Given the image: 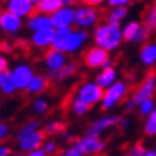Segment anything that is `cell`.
<instances>
[{
  "instance_id": "obj_12",
  "label": "cell",
  "mask_w": 156,
  "mask_h": 156,
  "mask_svg": "<svg viewBox=\"0 0 156 156\" xmlns=\"http://www.w3.org/2000/svg\"><path fill=\"white\" fill-rule=\"evenodd\" d=\"M10 75L13 78V81H15V84H16V88L21 93V91H24L27 88L29 81L35 75V69L29 62H16L13 67H10Z\"/></svg>"
},
{
  "instance_id": "obj_1",
  "label": "cell",
  "mask_w": 156,
  "mask_h": 156,
  "mask_svg": "<svg viewBox=\"0 0 156 156\" xmlns=\"http://www.w3.org/2000/svg\"><path fill=\"white\" fill-rule=\"evenodd\" d=\"M91 41L89 30L78 29V27H62L54 29L53 48L61 49L67 56H75L81 53Z\"/></svg>"
},
{
  "instance_id": "obj_53",
  "label": "cell",
  "mask_w": 156,
  "mask_h": 156,
  "mask_svg": "<svg viewBox=\"0 0 156 156\" xmlns=\"http://www.w3.org/2000/svg\"><path fill=\"white\" fill-rule=\"evenodd\" d=\"M0 40H2V38H0Z\"/></svg>"
},
{
  "instance_id": "obj_29",
  "label": "cell",
  "mask_w": 156,
  "mask_h": 156,
  "mask_svg": "<svg viewBox=\"0 0 156 156\" xmlns=\"http://www.w3.org/2000/svg\"><path fill=\"white\" fill-rule=\"evenodd\" d=\"M61 6H64V0H41L35 5V11L45 13V15H53L56 10H59Z\"/></svg>"
},
{
  "instance_id": "obj_9",
  "label": "cell",
  "mask_w": 156,
  "mask_h": 156,
  "mask_svg": "<svg viewBox=\"0 0 156 156\" xmlns=\"http://www.w3.org/2000/svg\"><path fill=\"white\" fill-rule=\"evenodd\" d=\"M75 144L81 150L83 156H101L107 150V144L102 137L91 136V134L84 132L83 136L75 139Z\"/></svg>"
},
{
  "instance_id": "obj_50",
  "label": "cell",
  "mask_w": 156,
  "mask_h": 156,
  "mask_svg": "<svg viewBox=\"0 0 156 156\" xmlns=\"http://www.w3.org/2000/svg\"><path fill=\"white\" fill-rule=\"evenodd\" d=\"M70 2H72V3H75V2H78V0H70Z\"/></svg>"
},
{
  "instance_id": "obj_13",
  "label": "cell",
  "mask_w": 156,
  "mask_h": 156,
  "mask_svg": "<svg viewBox=\"0 0 156 156\" xmlns=\"http://www.w3.org/2000/svg\"><path fill=\"white\" fill-rule=\"evenodd\" d=\"M24 29V19L10 11L2 10L0 15V34L8 35V37H16V35Z\"/></svg>"
},
{
  "instance_id": "obj_15",
  "label": "cell",
  "mask_w": 156,
  "mask_h": 156,
  "mask_svg": "<svg viewBox=\"0 0 156 156\" xmlns=\"http://www.w3.org/2000/svg\"><path fill=\"white\" fill-rule=\"evenodd\" d=\"M45 139H46V136L41 129L34 131L32 134H29V136H24L23 139L16 140V148L21 153H29V151L37 150V148H41Z\"/></svg>"
},
{
  "instance_id": "obj_24",
  "label": "cell",
  "mask_w": 156,
  "mask_h": 156,
  "mask_svg": "<svg viewBox=\"0 0 156 156\" xmlns=\"http://www.w3.org/2000/svg\"><path fill=\"white\" fill-rule=\"evenodd\" d=\"M30 110L35 116H45L51 110V101L48 97H45L43 94L41 96H35L34 101L30 104Z\"/></svg>"
},
{
  "instance_id": "obj_7",
  "label": "cell",
  "mask_w": 156,
  "mask_h": 156,
  "mask_svg": "<svg viewBox=\"0 0 156 156\" xmlns=\"http://www.w3.org/2000/svg\"><path fill=\"white\" fill-rule=\"evenodd\" d=\"M41 62H43L45 73L53 80V78L64 69V66L69 62V56L66 53H62L61 49H56V48L51 46V48H48L46 51H43Z\"/></svg>"
},
{
  "instance_id": "obj_3",
  "label": "cell",
  "mask_w": 156,
  "mask_h": 156,
  "mask_svg": "<svg viewBox=\"0 0 156 156\" xmlns=\"http://www.w3.org/2000/svg\"><path fill=\"white\" fill-rule=\"evenodd\" d=\"M131 94V88H129V83H127L126 80H118L110 84L108 88L104 89L102 93V99H101V108L108 113V112H113L116 107H119V105H123V102L126 101L127 97H129Z\"/></svg>"
},
{
  "instance_id": "obj_49",
  "label": "cell",
  "mask_w": 156,
  "mask_h": 156,
  "mask_svg": "<svg viewBox=\"0 0 156 156\" xmlns=\"http://www.w3.org/2000/svg\"><path fill=\"white\" fill-rule=\"evenodd\" d=\"M153 115H156V105H154V110H153Z\"/></svg>"
},
{
  "instance_id": "obj_41",
  "label": "cell",
  "mask_w": 156,
  "mask_h": 156,
  "mask_svg": "<svg viewBox=\"0 0 156 156\" xmlns=\"http://www.w3.org/2000/svg\"><path fill=\"white\" fill-rule=\"evenodd\" d=\"M129 126H131V119L127 118V116H119L118 119V129H121V131H126V129H129Z\"/></svg>"
},
{
  "instance_id": "obj_47",
  "label": "cell",
  "mask_w": 156,
  "mask_h": 156,
  "mask_svg": "<svg viewBox=\"0 0 156 156\" xmlns=\"http://www.w3.org/2000/svg\"><path fill=\"white\" fill-rule=\"evenodd\" d=\"M30 2H32V3H34V5H37V3H38V2H41V0H30Z\"/></svg>"
},
{
  "instance_id": "obj_19",
  "label": "cell",
  "mask_w": 156,
  "mask_h": 156,
  "mask_svg": "<svg viewBox=\"0 0 156 156\" xmlns=\"http://www.w3.org/2000/svg\"><path fill=\"white\" fill-rule=\"evenodd\" d=\"M139 61L147 69L156 67V41L154 40H147L145 43L140 45Z\"/></svg>"
},
{
  "instance_id": "obj_20",
  "label": "cell",
  "mask_w": 156,
  "mask_h": 156,
  "mask_svg": "<svg viewBox=\"0 0 156 156\" xmlns=\"http://www.w3.org/2000/svg\"><path fill=\"white\" fill-rule=\"evenodd\" d=\"M24 27L29 32H35V30H43V29H51V18L45 13H38L34 11L29 18L24 19Z\"/></svg>"
},
{
  "instance_id": "obj_26",
  "label": "cell",
  "mask_w": 156,
  "mask_h": 156,
  "mask_svg": "<svg viewBox=\"0 0 156 156\" xmlns=\"http://www.w3.org/2000/svg\"><path fill=\"white\" fill-rule=\"evenodd\" d=\"M38 129H41L40 119H37V118L27 119V121H24V123L16 129V132H15V142L19 140V139H23L24 136H29V134H32L34 131H38Z\"/></svg>"
},
{
  "instance_id": "obj_32",
  "label": "cell",
  "mask_w": 156,
  "mask_h": 156,
  "mask_svg": "<svg viewBox=\"0 0 156 156\" xmlns=\"http://www.w3.org/2000/svg\"><path fill=\"white\" fill-rule=\"evenodd\" d=\"M41 150H43L48 156H56V154L59 153V150H61L59 142H56L51 137H46L45 142H43V145H41Z\"/></svg>"
},
{
  "instance_id": "obj_22",
  "label": "cell",
  "mask_w": 156,
  "mask_h": 156,
  "mask_svg": "<svg viewBox=\"0 0 156 156\" xmlns=\"http://www.w3.org/2000/svg\"><path fill=\"white\" fill-rule=\"evenodd\" d=\"M78 70H80V62L75 59H69V62L64 66V69L53 78V81L56 84H64V83L70 81L72 78H75L78 75Z\"/></svg>"
},
{
  "instance_id": "obj_35",
  "label": "cell",
  "mask_w": 156,
  "mask_h": 156,
  "mask_svg": "<svg viewBox=\"0 0 156 156\" xmlns=\"http://www.w3.org/2000/svg\"><path fill=\"white\" fill-rule=\"evenodd\" d=\"M145 150H147V147L142 142H136V144H132L126 148L124 156H142Z\"/></svg>"
},
{
  "instance_id": "obj_37",
  "label": "cell",
  "mask_w": 156,
  "mask_h": 156,
  "mask_svg": "<svg viewBox=\"0 0 156 156\" xmlns=\"http://www.w3.org/2000/svg\"><path fill=\"white\" fill-rule=\"evenodd\" d=\"M13 51H15V43L10 40H0V53L2 54H11Z\"/></svg>"
},
{
  "instance_id": "obj_17",
  "label": "cell",
  "mask_w": 156,
  "mask_h": 156,
  "mask_svg": "<svg viewBox=\"0 0 156 156\" xmlns=\"http://www.w3.org/2000/svg\"><path fill=\"white\" fill-rule=\"evenodd\" d=\"M51 18L53 29H62V27H73V5H64L56 10Z\"/></svg>"
},
{
  "instance_id": "obj_44",
  "label": "cell",
  "mask_w": 156,
  "mask_h": 156,
  "mask_svg": "<svg viewBox=\"0 0 156 156\" xmlns=\"http://www.w3.org/2000/svg\"><path fill=\"white\" fill-rule=\"evenodd\" d=\"M24 156H48L41 148H37V150H34V151H29V153H24Z\"/></svg>"
},
{
  "instance_id": "obj_8",
  "label": "cell",
  "mask_w": 156,
  "mask_h": 156,
  "mask_svg": "<svg viewBox=\"0 0 156 156\" xmlns=\"http://www.w3.org/2000/svg\"><path fill=\"white\" fill-rule=\"evenodd\" d=\"M121 32H123V40L134 45L145 43L147 40H150V35H151V32L142 24V21L137 19H131L121 24Z\"/></svg>"
},
{
  "instance_id": "obj_28",
  "label": "cell",
  "mask_w": 156,
  "mask_h": 156,
  "mask_svg": "<svg viewBox=\"0 0 156 156\" xmlns=\"http://www.w3.org/2000/svg\"><path fill=\"white\" fill-rule=\"evenodd\" d=\"M69 110H70V113H72L73 116L84 118L91 112V107H89V105H86L83 101H80L78 97L72 96V97H70V101H69Z\"/></svg>"
},
{
  "instance_id": "obj_39",
  "label": "cell",
  "mask_w": 156,
  "mask_h": 156,
  "mask_svg": "<svg viewBox=\"0 0 156 156\" xmlns=\"http://www.w3.org/2000/svg\"><path fill=\"white\" fill-rule=\"evenodd\" d=\"M13 154V147L6 142H0V156H11Z\"/></svg>"
},
{
  "instance_id": "obj_33",
  "label": "cell",
  "mask_w": 156,
  "mask_h": 156,
  "mask_svg": "<svg viewBox=\"0 0 156 156\" xmlns=\"http://www.w3.org/2000/svg\"><path fill=\"white\" fill-rule=\"evenodd\" d=\"M144 132L148 137H156V115H148L144 121Z\"/></svg>"
},
{
  "instance_id": "obj_31",
  "label": "cell",
  "mask_w": 156,
  "mask_h": 156,
  "mask_svg": "<svg viewBox=\"0 0 156 156\" xmlns=\"http://www.w3.org/2000/svg\"><path fill=\"white\" fill-rule=\"evenodd\" d=\"M154 105H156V101L154 99H147V101H142L140 104H137V113L142 116V118H147L148 115H151L153 110H154Z\"/></svg>"
},
{
  "instance_id": "obj_42",
  "label": "cell",
  "mask_w": 156,
  "mask_h": 156,
  "mask_svg": "<svg viewBox=\"0 0 156 156\" xmlns=\"http://www.w3.org/2000/svg\"><path fill=\"white\" fill-rule=\"evenodd\" d=\"M80 2L89 6H96V8H101L102 5H105V0H80Z\"/></svg>"
},
{
  "instance_id": "obj_30",
  "label": "cell",
  "mask_w": 156,
  "mask_h": 156,
  "mask_svg": "<svg viewBox=\"0 0 156 156\" xmlns=\"http://www.w3.org/2000/svg\"><path fill=\"white\" fill-rule=\"evenodd\" d=\"M142 24L150 32L156 30V3H151L144 13V19H142Z\"/></svg>"
},
{
  "instance_id": "obj_18",
  "label": "cell",
  "mask_w": 156,
  "mask_h": 156,
  "mask_svg": "<svg viewBox=\"0 0 156 156\" xmlns=\"http://www.w3.org/2000/svg\"><path fill=\"white\" fill-rule=\"evenodd\" d=\"M49 84H51V78H49L46 73H37L35 72V75L32 76V80L29 81V84H27V88L24 89V93L32 96V97L41 96V94H45L48 91Z\"/></svg>"
},
{
  "instance_id": "obj_14",
  "label": "cell",
  "mask_w": 156,
  "mask_h": 156,
  "mask_svg": "<svg viewBox=\"0 0 156 156\" xmlns=\"http://www.w3.org/2000/svg\"><path fill=\"white\" fill-rule=\"evenodd\" d=\"M2 10L26 19L35 11V5L30 0H2Z\"/></svg>"
},
{
  "instance_id": "obj_38",
  "label": "cell",
  "mask_w": 156,
  "mask_h": 156,
  "mask_svg": "<svg viewBox=\"0 0 156 156\" xmlns=\"http://www.w3.org/2000/svg\"><path fill=\"white\" fill-rule=\"evenodd\" d=\"M131 3H134V0H105V5H108V8H112V6H126V8H129Z\"/></svg>"
},
{
  "instance_id": "obj_43",
  "label": "cell",
  "mask_w": 156,
  "mask_h": 156,
  "mask_svg": "<svg viewBox=\"0 0 156 156\" xmlns=\"http://www.w3.org/2000/svg\"><path fill=\"white\" fill-rule=\"evenodd\" d=\"M61 137H62V140H64V144H72V142L75 140L73 134H72V132H69L67 129H66V131H64V132L61 134Z\"/></svg>"
},
{
  "instance_id": "obj_23",
  "label": "cell",
  "mask_w": 156,
  "mask_h": 156,
  "mask_svg": "<svg viewBox=\"0 0 156 156\" xmlns=\"http://www.w3.org/2000/svg\"><path fill=\"white\" fill-rule=\"evenodd\" d=\"M66 129H67V123L64 121V119H59V118H51V119H48L46 123L41 124V131L45 132L46 137L61 136Z\"/></svg>"
},
{
  "instance_id": "obj_34",
  "label": "cell",
  "mask_w": 156,
  "mask_h": 156,
  "mask_svg": "<svg viewBox=\"0 0 156 156\" xmlns=\"http://www.w3.org/2000/svg\"><path fill=\"white\" fill-rule=\"evenodd\" d=\"M56 156H83V153H81V150L78 148V145L73 140L72 144H69L67 147H64L62 150H59V153Z\"/></svg>"
},
{
  "instance_id": "obj_51",
  "label": "cell",
  "mask_w": 156,
  "mask_h": 156,
  "mask_svg": "<svg viewBox=\"0 0 156 156\" xmlns=\"http://www.w3.org/2000/svg\"><path fill=\"white\" fill-rule=\"evenodd\" d=\"M0 15H2V6H0Z\"/></svg>"
},
{
  "instance_id": "obj_21",
  "label": "cell",
  "mask_w": 156,
  "mask_h": 156,
  "mask_svg": "<svg viewBox=\"0 0 156 156\" xmlns=\"http://www.w3.org/2000/svg\"><path fill=\"white\" fill-rule=\"evenodd\" d=\"M119 78L118 75V69L115 66H110V67H104L101 70H97V73L94 76V81L101 86L102 89L108 88L110 84H113L116 80Z\"/></svg>"
},
{
  "instance_id": "obj_48",
  "label": "cell",
  "mask_w": 156,
  "mask_h": 156,
  "mask_svg": "<svg viewBox=\"0 0 156 156\" xmlns=\"http://www.w3.org/2000/svg\"><path fill=\"white\" fill-rule=\"evenodd\" d=\"M2 78H3V73H2V72H0V83H2Z\"/></svg>"
},
{
  "instance_id": "obj_27",
  "label": "cell",
  "mask_w": 156,
  "mask_h": 156,
  "mask_svg": "<svg viewBox=\"0 0 156 156\" xmlns=\"http://www.w3.org/2000/svg\"><path fill=\"white\" fill-rule=\"evenodd\" d=\"M19 93V89L16 88L15 81L10 75V69L3 72V78H2V83H0V94L2 96H6V97H13Z\"/></svg>"
},
{
  "instance_id": "obj_36",
  "label": "cell",
  "mask_w": 156,
  "mask_h": 156,
  "mask_svg": "<svg viewBox=\"0 0 156 156\" xmlns=\"http://www.w3.org/2000/svg\"><path fill=\"white\" fill-rule=\"evenodd\" d=\"M10 137H11V126L3 119H0V142H6Z\"/></svg>"
},
{
  "instance_id": "obj_46",
  "label": "cell",
  "mask_w": 156,
  "mask_h": 156,
  "mask_svg": "<svg viewBox=\"0 0 156 156\" xmlns=\"http://www.w3.org/2000/svg\"><path fill=\"white\" fill-rule=\"evenodd\" d=\"M11 156H24V153H21V151H16V153H13Z\"/></svg>"
},
{
  "instance_id": "obj_6",
  "label": "cell",
  "mask_w": 156,
  "mask_h": 156,
  "mask_svg": "<svg viewBox=\"0 0 156 156\" xmlns=\"http://www.w3.org/2000/svg\"><path fill=\"white\" fill-rule=\"evenodd\" d=\"M102 93H104V89L94 80H84V81L76 84L73 96L78 97L80 101H83L86 105H89L91 108H94L101 104Z\"/></svg>"
},
{
  "instance_id": "obj_52",
  "label": "cell",
  "mask_w": 156,
  "mask_h": 156,
  "mask_svg": "<svg viewBox=\"0 0 156 156\" xmlns=\"http://www.w3.org/2000/svg\"><path fill=\"white\" fill-rule=\"evenodd\" d=\"M153 150H154V151H156V147H154V148H153Z\"/></svg>"
},
{
  "instance_id": "obj_45",
  "label": "cell",
  "mask_w": 156,
  "mask_h": 156,
  "mask_svg": "<svg viewBox=\"0 0 156 156\" xmlns=\"http://www.w3.org/2000/svg\"><path fill=\"white\" fill-rule=\"evenodd\" d=\"M142 156H156V151L153 150V148H147V150L144 151V154Z\"/></svg>"
},
{
  "instance_id": "obj_11",
  "label": "cell",
  "mask_w": 156,
  "mask_h": 156,
  "mask_svg": "<svg viewBox=\"0 0 156 156\" xmlns=\"http://www.w3.org/2000/svg\"><path fill=\"white\" fill-rule=\"evenodd\" d=\"M118 119L119 116L115 115V113H105V115L99 116L96 119H93L88 127H86V134H91V136H97V137H102L104 134L110 132L112 129H115L118 126Z\"/></svg>"
},
{
  "instance_id": "obj_25",
  "label": "cell",
  "mask_w": 156,
  "mask_h": 156,
  "mask_svg": "<svg viewBox=\"0 0 156 156\" xmlns=\"http://www.w3.org/2000/svg\"><path fill=\"white\" fill-rule=\"evenodd\" d=\"M127 15H129V8H126V6H112L107 11V15H105V21L121 26L127 19Z\"/></svg>"
},
{
  "instance_id": "obj_40",
  "label": "cell",
  "mask_w": 156,
  "mask_h": 156,
  "mask_svg": "<svg viewBox=\"0 0 156 156\" xmlns=\"http://www.w3.org/2000/svg\"><path fill=\"white\" fill-rule=\"evenodd\" d=\"M11 66H10V59H8V56L6 54H2L0 53V72H6Z\"/></svg>"
},
{
  "instance_id": "obj_4",
  "label": "cell",
  "mask_w": 156,
  "mask_h": 156,
  "mask_svg": "<svg viewBox=\"0 0 156 156\" xmlns=\"http://www.w3.org/2000/svg\"><path fill=\"white\" fill-rule=\"evenodd\" d=\"M102 21V13L96 6L80 3L73 6V27L91 30Z\"/></svg>"
},
{
  "instance_id": "obj_10",
  "label": "cell",
  "mask_w": 156,
  "mask_h": 156,
  "mask_svg": "<svg viewBox=\"0 0 156 156\" xmlns=\"http://www.w3.org/2000/svg\"><path fill=\"white\" fill-rule=\"evenodd\" d=\"M154 96H156V75L148 73V75L144 76V80L134 88V91L129 94V99L137 107V104H140L142 101L154 99Z\"/></svg>"
},
{
  "instance_id": "obj_2",
  "label": "cell",
  "mask_w": 156,
  "mask_h": 156,
  "mask_svg": "<svg viewBox=\"0 0 156 156\" xmlns=\"http://www.w3.org/2000/svg\"><path fill=\"white\" fill-rule=\"evenodd\" d=\"M91 41H93V45L105 49L110 54L118 51L121 48V45L124 43L121 26L107 23V21L99 23L91 32Z\"/></svg>"
},
{
  "instance_id": "obj_16",
  "label": "cell",
  "mask_w": 156,
  "mask_h": 156,
  "mask_svg": "<svg viewBox=\"0 0 156 156\" xmlns=\"http://www.w3.org/2000/svg\"><path fill=\"white\" fill-rule=\"evenodd\" d=\"M53 38H54V29H43V30H35L29 35V45L34 49L38 51H46L48 48L53 46Z\"/></svg>"
},
{
  "instance_id": "obj_5",
  "label": "cell",
  "mask_w": 156,
  "mask_h": 156,
  "mask_svg": "<svg viewBox=\"0 0 156 156\" xmlns=\"http://www.w3.org/2000/svg\"><path fill=\"white\" fill-rule=\"evenodd\" d=\"M83 58H81V62L83 66L86 67L88 70H101L104 67H110L113 66V59L108 51L99 48L96 45L89 46V48H84L83 49Z\"/></svg>"
}]
</instances>
